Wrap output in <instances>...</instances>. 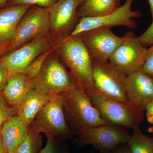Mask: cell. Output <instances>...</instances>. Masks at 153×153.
I'll return each instance as SVG.
<instances>
[{"mask_svg":"<svg viewBox=\"0 0 153 153\" xmlns=\"http://www.w3.org/2000/svg\"><path fill=\"white\" fill-rule=\"evenodd\" d=\"M85 1V0H79V4H80V5L81 4H82V3L84 1Z\"/></svg>","mask_w":153,"mask_h":153,"instance_id":"obj_36","label":"cell"},{"mask_svg":"<svg viewBox=\"0 0 153 153\" xmlns=\"http://www.w3.org/2000/svg\"><path fill=\"white\" fill-rule=\"evenodd\" d=\"M151 12L152 18L153 19V0H148Z\"/></svg>","mask_w":153,"mask_h":153,"instance_id":"obj_34","label":"cell"},{"mask_svg":"<svg viewBox=\"0 0 153 153\" xmlns=\"http://www.w3.org/2000/svg\"><path fill=\"white\" fill-rule=\"evenodd\" d=\"M79 0H58L48 8L50 31L53 34L65 33L71 29L78 16Z\"/></svg>","mask_w":153,"mask_h":153,"instance_id":"obj_14","label":"cell"},{"mask_svg":"<svg viewBox=\"0 0 153 153\" xmlns=\"http://www.w3.org/2000/svg\"><path fill=\"white\" fill-rule=\"evenodd\" d=\"M145 111L148 121L153 125V101L147 105Z\"/></svg>","mask_w":153,"mask_h":153,"instance_id":"obj_29","label":"cell"},{"mask_svg":"<svg viewBox=\"0 0 153 153\" xmlns=\"http://www.w3.org/2000/svg\"><path fill=\"white\" fill-rule=\"evenodd\" d=\"M32 88V81L23 73L9 75L1 93L9 104L19 106Z\"/></svg>","mask_w":153,"mask_h":153,"instance_id":"obj_18","label":"cell"},{"mask_svg":"<svg viewBox=\"0 0 153 153\" xmlns=\"http://www.w3.org/2000/svg\"><path fill=\"white\" fill-rule=\"evenodd\" d=\"M92 64L96 90L110 99L129 102L125 87V74L109 61L102 62L93 60Z\"/></svg>","mask_w":153,"mask_h":153,"instance_id":"obj_7","label":"cell"},{"mask_svg":"<svg viewBox=\"0 0 153 153\" xmlns=\"http://www.w3.org/2000/svg\"><path fill=\"white\" fill-rule=\"evenodd\" d=\"M127 143L131 153H153V138L143 134L140 127L133 130Z\"/></svg>","mask_w":153,"mask_h":153,"instance_id":"obj_20","label":"cell"},{"mask_svg":"<svg viewBox=\"0 0 153 153\" xmlns=\"http://www.w3.org/2000/svg\"><path fill=\"white\" fill-rule=\"evenodd\" d=\"M124 83L129 102L144 112L153 101V77L141 69L126 75Z\"/></svg>","mask_w":153,"mask_h":153,"instance_id":"obj_13","label":"cell"},{"mask_svg":"<svg viewBox=\"0 0 153 153\" xmlns=\"http://www.w3.org/2000/svg\"><path fill=\"white\" fill-rule=\"evenodd\" d=\"M63 109L73 135H79L93 127L107 124L90 97L78 88L64 92Z\"/></svg>","mask_w":153,"mask_h":153,"instance_id":"obj_2","label":"cell"},{"mask_svg":"<svg viewBox=\"0 0 153 153\" xmlns=\"http://www.w3.org/2000/svg\"><path fill=\"white\" fill-rule=\"evenodd\" d=\"M125 128L105 124L88 129L74 140L82 147L91 145L101 153H109L119 145L127 143L130 134Z\"/></svg>","mask_w":153,"mask_h":153,"instance_id":"obj_8","label":"cell"},{"mask_svg":"<svg viewBox=\"0 0 153 153\" xmlns=\"http://www.w3.org/2000/svg\"><path fill=\"white\" fill-rule=\"evenodd\" d=\"M32 88L54 95L76 87L72 74L55 58L46 60L38 76L32 80Z\"/></svg>","mask_w":153,"mask_h":153,"instance_id":"obj_9","label":"cell"},{"mask_svg":"<svg viewBox=\"0 0 153 153\" xmlns=\"http://www.w3.org/2000/svg\"><path fill=\"white\" fill-rule=\"evenodd\" d=\"M57 1L58 0H10L5 7L16 5H30L49 8Z\"/></svg>","mask_w":153,"mask_h":153,"instance_id":"obj_25","label":"cell"},{"mask_svg":"<svg viewBox=\"0 0 153 153\" xmlns=\"http://www.w3.org/2000/svg\"><path fill=\"white\" fill-rule=\"evenodd\" d=\"M42 145L41 137L40 135L32 132L30 130L16 153H37Z\"/></svg>","mask_w":153,"mask_h":153,"instance_id":"obj_21","label":"cell"},{"mask_svg":"<svg viewBox=\"0 0 153 153\" xmlns=\"http://www.w3.org/2000/svg\"><path fill=\"white\" fill-rule=\"evenodd\" d=\"M120 0H85L78 10L79 19L96 17L110 13L120 7Z\"/></svg>","mask_w":153,"mask_h":153,"instance_id":"obj_19","label":"cell"},{"mask_svg":"<svg viewBox=\"0 0 153 153\" xmlns=\"http://www.w3.org/2000/svg\"><path fill=\"white\" fill-rule=\"evenodd\" d=\"M9 76L7 69L0 62V94H1L5 86Z\"/></svg>","mask_w":153,"mask_h":153,"instance_id":"obj_28","label":"cell"},{"mask_svg":"<svg viewBox=\"0 0 153 153\" xmlns=\"http://www.w3.org/2000/svg\"><path fill=\"white\" fill-rule=\"evenodd\" d=\"M57 50L74 77L76 87L89 95L96 89L93 78L91 56L78 36H66L60 39Z\"/></svg>","mask_w":153,"mask_h":153,"instance_id":"obj_1","label":"cell"},{"mask_svg":"<svg viewBox=\"0 0 153 153\" xmlns=\"http://www.w3.org/2000/svg\"><path fill=\"white\" fill-rule=\"evenodd\" d=\"M30 130V125L17 115L6 122L1 133L7 153H16Z\"/></svg>","mask_w":153,"mask_h":153,"instance_id":"obj_15","label":"cell"},{"mask_svg":"<svg viewBox=\"0 0 153 153\" xmlns=\"http://www.w3.org/2000/svg\"><path fill=\"white\" fill-rule=\"evenodd\" d=\"M17 107L11 105L0 94V130L6 122L17 115Z\"/></svg>","mask_w":153,"mask_h":153,"instance_id":"obj_24","label":"cell"},{"mask_svg":"<svg viewBox=\"0 0 153 153\" xmlns=\"http://www.w3.org/2000/svg\"><path fill=\"white\" fill-rule=\"evenodd\" d=\"M10 42L0 45V57L7 52Z\"/></svg>","mask_w":153,"mask_h":153,"instance_id":"obj_31","label":"cell"},{"mask_svg":"<svg viewBox=\"0 0 153 153\" xmlns=\"http://www.w3.org/2000/svg\"><path fill=\"white\" fill-rule=\"evenodd\" d=\"M50 30L48 8L31 6L19 22L7 53L39 37L47 36Z\"/></svg>","mask_w":153,"mask_h":153,"instance_id":"obj_5","label":"cell"},{"mask_svg":"<svg viewBox=\"0 0 153 153\" xmlns=\"http://www.w3.org/2000/svg\"><path fill=\"white\" fill-rule=\"evenodd\" d=\"M46 146L40 153H71L65 144V141L58 139L52 136L46 135Z\"/></svg>","mask_w":153,"mask_h":153,"instance_id":"obj_23","label":"cell"},{"mask_svg":"<svg viewBox=\"0 0 153 153\" xmlns=\"http://www.w3.org/2000/svg\"><path fill=\"white\" fill-rule=\"evenodd\" d=\"M84 43L93 60L109 61L123 40L113 33L111 28H96L77 35Z\"/></svg>","mask_w":153,"mask_h":153,"instance_id":"obj_11","label":"cell"},{"mask_svg":"<svg viewBox=\"0 0 153 153\" xmlns=\"http://www.w3.org/2000/svg\"><path fill=\"white\" fill-rule=\"evenodd\" d=\"M0 153H7L6 148L5 147L4 145V143H3L1 133V130H0Z\"/></svg>","mask_w":153,"mask_h":153,"instance_id":"obj_32","label":"cell"},{"mask_svg":"<svg viewBox=\"0 0 153 153\" xmlns=\"http://www.w3.org/2000/svg\"><path fill=\"white\" fill-rule=\"evenodd\" d=\"M54 95L32 88L17 107V115L30 125L38 113Z\"/></svg>","mask_w":153,"mask_h":153,"instance_id":"obj_17","label":"cell"},{"mask_svg":"<svg viewBox=\"0 0 153 153\" xmlns=\"http://www.w3.org/2000/svg\"><path fill=\"white\" fill-rule=\"evenodd\" d=\"M133 1V0H126L122 6L105 16L80 18L69 35L76 36L96 28H111L117 26H124L131 30H134L137 26L134 19L140 18L142 14L139 11L132 10Z\"/></svg>","mask_w":153,"mask_h":153,"instance_id":"obj_6","label":"cell"},{"mask_svg":"<svg viewBox=\"0 0 153 153\" xmlns=\"http://www.w3.org/2000/svg\"><path fill=\"white\" fill-rule=\"evenodd\" d=\"M141 69L146 74L153 77V45L147 50L144 63Z\"/></svg>","mask_w":153,"mask_h":153,"instance_id":"obj_26","label":"cell"},{"mask_svg":"<svg viewBox=\"0 0 153 153\" xmlns=\"http://www.w3.org/2000/svg\"><path fill=\"white\" fill-rule=\"evenodd\" d=\"M138 38L140 42L146 48L153 45V20L150 26Z\"/></svg>","mask_w":153,"mask_h":153,"instance_id":"obj_27","label":"cell"},{"mask_svg":"<svg viewBox=\"0 0 153 153\" xmlns=\"http://www.w3.org/2000/svg\"><path fill=\"white\" fill-rule=\"evenodd\" d=\"M10 0H0V9L4 7Z\"/></svg>","mask_w":153,"mask_h":153,"instance_id":"obj_33","label":"cell"},{"mask_svg":"<svg viewBox=\"0 0 153 153\" xmlns=\"http://www.w3.org/2000/svg\"><path fill=\"white\" fill-rule=\"evenodd\" d=\"M63 97L64 92L52 97L30 124L32 132L38 135L44 133L63 141L72 137L63 112Z\"/></svg>","mask_w":153,"mask_h":153,"instance_id":"obj_3","label":"cell"},{"mask_svg":"<svg viewBox=\"0 0 153 153\" xmlns=\"http://www.w3.org/2000/svg\"><path fill=\"white\" fill-rule=\"evenodd\" d=\"M51 52V50L48 49L39 55L29 64L22 73L31 81L35 79L41 72L44 63L47 60V57Z\"/></svg>","mask_w":153,"mask_h":153,"instance_id":"obj_22","label":"cell"},{"mask_svg":"<svg viewBox=\"0 0 153 153\" xmlns=\"http://www.w3.org/2000/svg\"><path fill=\"white\" fill-rule=\"evenodd\" d=\"M48 37H39L0 57V62L7 68L9 75L22 73L36 57L48 50Z\"/></svg>","mask_w":153,"mask_h":153,"instance_id":"obj_12","label":"cell"},{"mask_svg":"<svg viewBox=\"0 0 153 153\" xmlns=\"http://www.w3.org/2000/svg\"><path fill=\"white\" fill-rule=\"evenodd\" d=\"M89 97L107 124L134 130L143 120L144 112L130 102L110 99L96 90Z\"/></svg>","mask_w":153,"mask_h":153,"instance_id":"obj_4","label":"cell"},{"mask_svg":"<svg viewBox=\"0 0 153 153\" xmlns=\"http://www.w3.org/2000/svg\"><path fill=\"white\" fill-rule=\"evenodd\" d=\"M31 6L16 5L0 9V45L13 39L19 22Z\"/></svg>","mask_w":153,"mask_h":153,"instance_id":"obj_16","label":"cell"},{"mask_svg":"<svg viewBox=\"0 0 153 153\" xmlns=\"http://www.w3.org/2000/svg\"><path fill=\"white\" fill-rule=\"evenodd\" d=\"M123 37L121 44L108 61L126 76L141 69L147 49L133 32H128Z\"/></svg>","mask_w":153,"mask_h":153,"instance_id":"obj_10","label":"cell"},{"mask_svg":"<svg viewBox=\"0 0 153 153\" xmlns=\"http://www.w3.org/2000/svg\"><path fill=\"white\" fill-rule=\"evenodd\" d=\"M148 131L150 132L151 133H153V125L152 126L150 127L149 128H148Z\"/></svg>","mask_w":153,"mask_h":153,"instance_id":"obj_35","label":"cell"},{"mask_svg":"<svg viewBox=\"0 0 153 153\" xmlns=\"http://www.w3.org/2000/svg\"><path fill=\"white\" fill-rule=\"evenodd\" d=\"M109 153H131V151L127 143H125L119 145Z\"/></svg>","mask_w":153,"mask_h":153,"instance_id":"obj_30","label":"cell"}]
</instances>
